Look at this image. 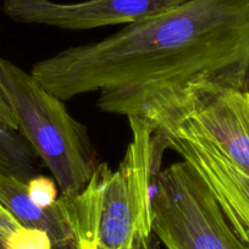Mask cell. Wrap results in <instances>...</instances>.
<instances>
[{
    "mask_svg": "<svg viewBox=\"0 0 249 249\" xmlns=\"http://www.w3.org/2000/svg\"><path fill=\"white\" fill-rule=\"evenodd\" d=\"M0 204L23 227L45 232L53 249H80L60 197L52 207H42L28 195L27 182L0 175Z\"/></svg>",
    "mask_w": 249,
    "mask_h": 249,
    "instance_id": "cell-8",
    "label": "cell"
},
{
    "mask_svg": "<svg viewBox=\"0 0 249 249\" xmlns=\"http://www.w3.org/2000/svg\"><path fill=\"white\" fill-rule=\"evenodd\" d=\"M0 249H1V248H0Z\"/></svg>",
    "mask_w": 249,
    "mask_h": 249,
    "instance_id": "cell-15",
    "label": "cell"
},
{
    "mask_svg": "<svg viewBox=\"0 0 249 249\" xmlns=\"http://www.w3.org/2000/svg\"><path fill=\"white\" fill-rule=\"evenodd\" d=\"M31 75L64 102L98 93L102 112L164 135L220 93L249 90V0H187L60 50Z\"/></svg>",
    "mask_w": 249,
    "mask_h": 249,
    "instance_id": "cell-1",
    "label": "cell"
},
{
    "mask_svg": "<svg viewBox=\"0 0 249 249\" xmlns=\"http://www.w3.org/2000/svg\"><path fill=\"white\" fill-rule=\"evenodd\" d=\"M95 249H100V248H95Z\"/></svg>",
    "mask_w": 249,
    "mask_h": 249,
    "instance_id": "cell-14",
    "label": "cell"
},
{
    "mask_svg": "<svg viewBox=\"0 0 249 249\" xmlns=\"http://www.w3.org/2000/svg\"><path fill=\"white\" fill-rule=\"evenodd\" d=\"M1 249H53L50 238L45 232L28 227H20L8 237L3 243Z\"/></svg>",
    "mask_w": 249,
    "mask_h": 249,
    "instance_id": "cell-10",
    "label": "cell"
},
{
    "mask_svg": "<svg viewBox=\"0 0 249 249\" xmlns=\"http://www.w3.org/2000/svg\"><path fill=\"white\" fill-rule=\"evenodd\" d=\"M132 138L116 170L98 164L73 198L60 196L80 249H131L152 231V184L165 149L145 121L128 119Z\"/></svg>",
    "mask_w": 249,
    "mask_h": 249,
    "instance_id": "cell-2",
    "label": "cell"
},
{
    "mask_svg": "<svg viewBox=\"0 0 249 249\" xmlns=\"http://www.w3.org/2000/svg\"><path fill=\"white\" fill-rule=\"evenodd\" d=\"M0 86L15 115L18 131L53 175L61 197L80 195L98 166L87 127L72 117L64 100L1 56Z\"/></svg>",
    "mask_w": 249,
    "mask_h": 249,
    "instance_id": "cell-3",
    "label": "cell"
},
{
    "mask_svg": "<svg viewBox=\"0 0 249 249\" xmlns=\"http://www.w3.org/2000/svg\"><path fill=\"white\" fill-rule=\"evenodd\" d=\"M208 186L236 233L249 243V174L232 164L212 143L184 126L159 135Z\"/></svg>",
    "mask_w": 249,
    "mask_h": 249,
    "instance_id": "cell-6",
    "label": "cell"
},
{
    "mask_svg": "<svg viewBox=\"0 0 249 249\" xmlns=\"http://www.w3.org/2000/svg\"><path fill=\"white\" fill-rule=\"evenodd\" d=\"M187 0H4L3 13L15 22L65 31L130 25L161 14Z\"/></svg>",
    "mask_w": 249,
    "mask_h": 249,
    "instance_id": "cell-5",
    "label": "cell"
},
{
    "mask_svg": "<svg viewBox=\"0 0 249 249\" xmlns=\"http://www.w3.org/2000/svg\"><path fill=\"white\" fill-rule=\"evenodd\" d=\"M37 158L18 131L0 124V175L28 182L38 176Z\"/></svg>",
    "mask_w": 249,
    "mask_h": 249,
    "instance_id": "cell-9",
    "label": "cell"
},
{
    "mask_svg": "<svg viewBox=\"0 0 249 249\" xmlns=\"http://www.w3.org/2000/svg\"><path fill=\"white\" fill-rule=\"evenodd\" d=\"M56 186L55 179L38 175L27 182L28 195L37 204L42 207H52L59 199Z\"/></svg>",
    "mask_w": 249,
    "mask_h": 249,
    "instance_id": "cell-11",
    "label": "cell"
},
{
    "mask_svg": "<svg viewBox=\"0 0 249 249\" xmlns=\"http://www.w3.org/2000/svg\"><path fill=\"white\" fill-rule=\"evenodd\" d=\"M131 249H161V243L153 233L148 238H138Z\"/></svg>",
    "mask_w": 249,
    "mask_h": 249,
    "instance_id": "cell-13",
    "label": "cell"
},
{
    "mask_svg": "<svg viewBox=\"0 0 249 249\" xmlns=\"http://www.w3.org/2000/svg\"><path fill=\"white\" fill-rule=\"evenodd\" d=\"M152 231L166 249H249L202 177L184 160L155 175Z\"/></svg>",
    "mask_w": 249,
    "mask_h": 249,
    "instance_id": "cell-4",
    "label": "cell"
},
{
    "mask_svg": "<svg viewBox=\"0 0 249 249\" xmlns=\"http://www.w3.org/2000/svg\"><path fill=\"white\" fill-rule=\"evenodd\" d=\"M184 126L249 174V90L230 89L198 107Z\"/></svg>",
    "mask_w": 249,
    "mask_h": 249,
    "instance_id": "cell-7",
    "label": "cell"
},
{
    "mask_svg": "<svg viewBox=\"0 0 249 249\" xmlns=\"http://www.w3.org/2000/svg\"><path fill=\"white\" fill-rule=\"evenodd\" d=\"M20 227H22V225L0 204V243H3L10 234H13Z\"/></svg>",
    "mask_w": 249,
    "mask_h": 249,
    "instance_id": "cell-12",
    "label": "cell"
}]
</instances>
